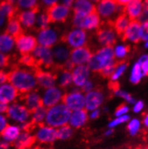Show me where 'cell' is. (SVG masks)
<instances>
[{"mask_svg":"<svg viewBox=\"0 0 148 149\" xmlns=\"http://www.w3.org/2000/svg\"><path fill=\"white\" fill-rule=\"evenodd\" d=\"M58 3H60V0H40V6H41L46 10Z\"/></svg>","mask_w":148,"mask_h":149,"instance_id":"obj_46","label":"cell"},{"mask_svg":"<svg viewBox=\"0 0 148 149\" xmlns=\"http://www.w3.org/2000/svg\"><path fill=\"white\" fill-rule=\"evenodd\" d=\"M144 76H145V74H144L142 67H141L140 64L136 61V62L134 64V65L132 66V68H131L130 77H129L130 82H131L132 84H138V83L141 81V79L143 78Z\"/></svg>","mask_w":148,"mask_h":149,"instance_id":"obj_37","label":"cell"},{"mask_svg":"<svg viewBox=\"0 0 148 149\" xmlns=\"http://www.w3.org/2000/svg\"><path fill=\"white\" fill-rule=\"evenodd\" d=\"M6 114L8 118H10L15 121L20 122V123H25L29 120L30 115L31 113L25 106L18 104V103H14L11 106H9V108Z\"/></svg>","mask_w":148,"mask_h":149,"instance_id":"obj_16","label":"cell"},{"mask_svg":"<svg viewBox=\"0 0 148 149\" xmlns=\"http://www.w3.org/2000/svg\"><path fill=\"white\" fill-rule=\"evenodd\" d=\"M7 82H8V73H6L4 70H2L1 73H0V83L2 84Z\"/></svg>","mask_w":148,"mask_h":149,"instance_id":"obj_53","label":"cell"},{"mask_svg":"<svg viewBox=\"0 0 148 149\" xmlns=\"http://www.w3.org/2000/svg\"><path fill=\"white\" fill-rule=\"evenodd\" d=\"M131 23V20L126 16L124 13L120 14L116 17L111 23L112 27L115 29V31L119 33V35H122L124 31L129 26Z\"/></svg>","mask_w":148,"mask_h":149,"instance_id":"obj_33","label":"cell"},{"mask_svg":"<svg viewBox=\"0 0 148 149\" xmlns=\"http://www.w3.org/2000/svg\"><path fill=\"white\" fill-rule=\"evenodd\" d=\"M57 84L58 87H60L61 89H66L69 87L73 84L72 71L61 68L58 73H57Z\"/></svg>","mask_w":148,"mask_h":149,"instance_id":"obj_30","label":"cell"},{"mask_svg":"<svg viewBox=\"0 0 148 149\" xmlns=\"http://www.w3.org/2000/svg\"><path fill=\"white\" fill-rule=\"evenodd\" d=\"M126 68H128V63L126 61H117L114 72L110 77V80L112 82H117L124 74Z\"/></svg>","mask_w":148,"mask_h":149,"instance_id":"obj_38","label":"cell"},{"mask_svg":"<svg viewBox=\"0 0 148 149\" xmlns=\"http://www.w3.org/2000/svg\"><path fill=\"white\" fill-rule=\"evenodd\" d=\"M129 120V116H126V115H123V116H120V117H118L117 119L114 120L113 121H111L110 124H109V127H115V126H117L120 123H123L125 121H128Z\"/></svg>","mask_w":148,"mask_h":149,"instance_id":"obj_48","label":"cell"},{"mask_svg":"<svg viewBox=\"0 0 148 149\" xmlns=\"http://www.w3.org/2000/svg\"><path fill=\"white\" fill-rule=\"evenodd\" d=\"M15 6L20 11L29 9H38L40 6V0H17Z\"/></svg>","mask_w":148,"mask_h":149,"instance_id":"obj_40","label":"cell"},{"mask_svg":"<svg viewBox=\"0 0 148 149\" xmlns=\"http://www.w3.org/2000/svg\"><path fill=\"white\" fill-rule=\"evenodd\" d=\"M6 120L4 116H1V131H3L6 127Z\"/></svg>","mask_w":148,"mask_h":149,"instance_id":"obj_57","label":"cell"},{"mask_svg":"<svg viewBox=\"0 0 148 149\" xmlns=\"http://www.w3.org/2000/svg\"><path fill=\"white\" fill-rule=\"evenodd\" d=\"M137 62L141 65L145 76H148V54L141 55L137 59Z\"/></svg>","mask_w":148,"mask_h":149,"instance_id":"obj_43","label":"cell"},{"mask_svg":"<svg viewBox=\"0 0 148 149\" xmlns=\"http://www.w3.org/2000/svg\"><path fill=\"white\" fill-rule=\"evenodd\" d=\"M20 63L24 65L26 68H33L36 67V62L34 58L33 57L31 54H28V55H23L20 58Z\"/></svg>","mask_w":148,"mask_h":149,"instance_id":"obj_42","label":"cell"},{"mask_svg":"<svg viewBox=\"0 0 148 149\" xmlns=\"http://www.w3.org/2000/svg\"><path fill=\"white\" fill-rule=\"evenodd\" d=\"M71 114V110L66 104H56L53 107L48 109L45 123L52 127H60L69 122Z\"/></svg>","mask_w":148,"mask_h":149,"instance_id":"obj_3","label":"cell"},{"mask_svg":"<svg viewBox=\"0 0 148 149\" xmlns=\"http://www.w3.org/2000/svg\"><path fill=\"white\" fill-rule=\"evenodd\" d=\"M19 96L18 90L9 82L2 84L0 86V101L1 103H8L10 102L16 101Z\"/></svg>","mask_w":148,"mask_h":149,"instance_id":"obj_24","label":"cell"},{"mask_svg":"<svg viewBox=\"0 0 148 149\" xmlns=\"http://www.w3.org/2000/svg\"><path fill=\"white\" fill-rule=\"evenodd\" d=\"M64 93L62 89L58 86H53L48 89H45L42 93V101H43V106L47 109L55 106L59 101L62 100Z\"/></svg>","mask_w":148,"mask_h":149,"instance_id":"obj_17","label":"cell"},{"mask_svg":"<svg viewBox=\"0 0 148 149\" xmlns=\"http://www.w3.org/2000/svg\"><path fill=\"white\" fill-rule=\"evenodd\" d=\"M51 21L50 18L47 13V11H40L37 15V21H36V27L38 30L45 29L50 26Z\"/></svg>","mask_w":148,"mask_h":149,"instance_id":"obj_39","label":"cell"},{"mask_svg":"<svg viewBox=\"0 0 148 149\" xmlns=\"http://www.w3.org/2000/svg\"><path fill=\"white\" fill-rule=\"evenodd\" d=\"M5 1L10 3V4H13V5H16V2H17V0H5Z\"/></svg>","mask_w":148,"mask_h":149,"instance_id":"obj_61","label":"cell"},{"mask_svg":"<svg viewBox=\"0 0 148 149\" xmlns=\"http://www.w3.org/2000/svg\"><path fill=\"white\" fill-rule=\"evenodd\" d=\"M81 89V91L83 92V93H89V92H91V91H92L93 89H94V84H93V82L92 81V80H88L85 84H83V86L80 88Z\"/></svg>","mask_w":148,"mask_h":149,"instance_id":"obj_50","label":"cell"},{"mask_svg":"<svg viewBox=\"0 0 148 149\" xmlns=\"http://www.w3.org/2000/svg\"><path fill=\"white\" fill-rule=\"evenodd\" d=\"M143 107H144V102H141V101H139V102H137L135 104L133 111H134L135 112H139V111L143 109Z\"/></svg>","mask_w":148,"mask_h":149,"instance_id":"obj_54","label":"cell"},{"mask_svg":"<svg viewBox=\"0 0 148 149\" xmlns=\"http://www.w3.org/2000/svg\"><path fill=\"white\" fill-rule=\"evenodd\" d=\"M139 127H140V122H139V120H136V119H134L128 125V130L129 131V133L131 135H135L136 132L139 130Z\"/></svg>","mask_w":148,"mask_h":149,"instance_id":"obj_45","label":"cell"},{"mask_svg":"<svg viewBox=\"0 0 148 149\" xmlns=\"http://www.w3.org/2000/svg\"><path fill=\"white\" fill-rule=\"evenodd\" d=\"M35 74L38 82V86L41 89H48L55 86L57 84V73H54L49 69L37 68L35 69Z\"/></svg>","mask_w":148,"mask_h":149,"instance_id":"obj_14","label":"cell"},{"mask_svg":"<svg viewBox=\"0 0 148 149\" xmlns=\"http://www.w3.org/2000/svg\"><path fill=\"white\" fill-rule=\"evenodd\" d=\"M116 63L117 60L114 56L113 47H100L92 54L87 66L92 72L100 74L105 68L115 65Z\"/></svg>","mask_w":148,"mask_h":149,"instance_id":"obj_2","label":"cell"},{"mask_svg":"<svg viewBox=\"0 0 148 149\" xmlns=\"http://www.w3.org/2000/svg\"><path fill=\"white\" fill-rule=\"evenodd\" d=\"M16 10L17 7L15 5L10 4L3 0L0 4V24H1V27L6 26L9 19L15 17V15L16 14Z\"/></svg>","mask_w":148,"mask_h":149,"instance_id":"obj_26","label":"cell"},{"mask_svg":"<svg viewBox=\"0 0 148 149\" xmlns=\"http://www.w3.org/2000/svg\"><path fill=\"white\" fill-rule=\"evenodd\" d=\"M62 103L66 104L71 111H80L86 106L85 95H83L81 89H74L69 93H64L62 97Z\"/></svg>","mask_w":148,"mask_h":149,"instance_id":"obj_10","label":"cell"},{"mask_svg":"<svg viewBox=\"0 0 148 149\" xmlns=\"http://www.w3.org/2000/svg\"><path fill=\"white\" fill-rule=\"evenodd\" d=\"M143 122H144L145 126L148 127V113L145 114V115H144V121Z\"/></svg>","mask_w":148,"mask_h":149,"instance_id":"obj_60","label":"cell"},{"mask_svg":"<svg viewBox=\"0 0 148 149\" xmlns=\"http://www.w3.org/2000/svg\"><path fill=\"white\" fill-rule=\"evenodd\" d=\"M38 44L46 48L53 49L60 41V35L58 31L54 27H48L45 29L38 30L36 33ZM62 40V39H61Z\"/></svg>","mask_w":148,"mask_h":149,"instance_id":"obj_7","label":"cell"},{"mask_svg":"<svg viewBox=\"0 0 148 149\" xmlns=\"http://www.w3.org/2000/svg\"><path fill=\"white\" fill-rule=\"evenodd\" d=\"M145 21H148V0H145V5H144V10L143 14L139 19V22H145Z\"/></svg>","mask_w":148,"mask_h":149,"instance_id":"obj_51","label":"cell"},{"mask_svg":"<svg viewBox=\"0 0 148 149\" xmlns=\"http://www.w3.org/2000/svg\"><path fill=\"white\" fill-rule=\"evenodd\" d=\"M62 41L71 49L85 47L89 41L88 31L81 28L73 27L62 37Z\"/></svg>","mask_w":148,"mask_h":149,"instance_id":"obj_6","label":"cell"},{"mask_svg":"<svg viewBox=\"0 0 148 149\" xmlns=\"http://www.w3.org/2000/svg\"><path fill=\"white\" fill-rule=\"evenodd\" d=\"M52 50H53L55 64L63 68L70 59L71 49L68 48L65 43H58L52 49Z\"/></svg>","mask_w":148,"mask_h":149,"instance_id":"obj_22","label":"cell"},{"mask_svg":"<svg viewBox=\"0 0 148 149\" xmlns=\"http://www.w3.org/2000/svg\"><path fill=\"white\" fill-rule=\"evenodd\" d=\"M140 33H141V40L143 42L148 40V21L140 23Z\"/></svg>","mask_w":148,"mask_h":149,"instance_id":"obj_44","label":"cell"},{"mask_svg":"<svg viewBox=\"0 0 148 149\" xmlns=\"http://www.w3.org/2000/svg\"><path fill=\"white\" fill-rule=\"evenodd\" d=\"M95 5L91 0H76L72 6L73 14L87 15L95 12Z\"/></svg>","mask_w":148,"mask_h":149,"instance_id":"obj_28","label":"cell"},{"mask_svg":"<svg viewBox=\"0 0 148 149\" xmlns=\"http://www.w3.org/2000/svg\"><path fill=\"white\" fill-rule=\"evenodd\" d=\"M116 1H117V3H118L120 6L125 7L126 5H129V3H131L132 1H134V0H116Z\"/></svg>","mask_w":148,"mask_h":149,"instance_id":"obj_55","label":"cell"},{"mask_svg":"<svg viewBox=\"0 0 148 149\" xmlns=\"http://www.w3.org/2000/svg\"><path fill=\"white\" fill-rule=\"evenodd\" d=\"M38 9L22 10L17 14V18L22 24L24 29H31L36 27V21L38 15Z\"/></svg>","mask_w":148,"mask_h":149,"instance_id":"obj_21","label":"cell"},{"mask_svg":"<svg viewBox=\"0 0 148 149\" xmlns=\"http://www.w3.org/2000/svg\"><path fill=\"white\" fill-rule=\"evenodd\" d=\"M36 142H37L36 136L24 132L22 134H20V136L16 138V140L11 143V145L15 149H29L33 147Z\"/></svg>","mask_w":148,"mask_h":149,"instance_id":"obj_27","label":"cell"},{"mask_svg":"<svg viewBox=\"0 0 148 149\" xmlns=\"http://www.w3.org/2000/svg\"><path fill=\"white\" fill-rule=\"evenodd\" d=\"M8 82L18 90L20 94L28 93L38 87L35 70L27 68H15L8 73Z\"/></svg>","mask_w":148,"mask_h":149,"instance_id":"obj_1","label":"cell"},{"mask_svg":"<svg viewBox=\"0 0 148 149\" xmlns=\"http://www.w3.org/2000/svg\"><path fill=\"white\" fill-rule=\"evenodd\" d=\"M35 136L37 137V142L40 144H52L58 138V130L44 125L39 127Z\"/></svg>","mask_w":148,"mask_h":149,"instance_id":"obj_20","label":"cell"},{"mask_svg":"<svg viewBox=\"0 0 148 149\" xmlns=\"http://www.w3.org/2000/svg\"><path fill=\"white\" fill-rule=\"evenodd\" d=\"M5 31L14 37H18L24 33V27L17 17H13L8 20L5 26Z\"/></svg>","mask_w":148,"mask_h":149,"instance_id":"obj_32","label":"cell"},{"mask_svg":"<svg viewBox=\"0 0 148 149\" xmlns=\"http://www.w3.org/2000/svg\"><path fill=\"white\" fill-rule=\"evenodd\" d=\"M128 111H129V107L126 106V104L122 103L117 108V110H116L115 115L117 117H120V116H123L124 114H126Z\"/></svg>","mask_w":148,"mask_h":149,"instance_id":"obj_49","label":"cell"},{"mask_svg":"<svg viewBox=\"0 0 148 149\" xmlns=\"http://www.w3.org/2000/svg\"><path fill=\"white\" fill-rule=\"evenodd\" d=\"M119 33L112 25L101 27L96 31V40L101 47H113L118 41Z\"/></svg>","mask_w":148,"mask_h":149,"instance_id":"obj_12","label":"cell"},{"mask_svg":"<svg viewBox=\"0 0 148 149\" xmlns=\"http://www.w3.org/2000/svg\"><path fill=\"white\" fill-rule=\"evenodd\" d=\"M8 106H7V104L6 103H1V106H0V111H1V112L2 113H6V111H7V110H8Z\"/></svg>","mask_w":148,"mask_h":149,"instance_id":"obj_58","label":"cell"},{"mask_svg":"<svg viewBox=\"0 0 148 149\" xmlns=\"http://www.w3.org/2000/svg\"><path fill=\"white\" fill-rule=\"evenodd\" d=\"M88 120V114H87V110L83 109L80 111H75L70 117L69 120V125L74 127H81L83 126Z\"/></svg>","mask_w":148,"mask_h":149,"instance_id":"obj_31","label":"cell"},{"mask_svg":"<svg viewBox=\"0 0 148 149\" xmlns=\"http://www.w3.org/2000/svg\"><path fill=\"white\" fill-rule=\"evenodd\" d=\"M95 12L102 21L112 22L120 14L124 13V7L120 6L116 0H101L95 6Z\"/></svg>","mask_w":148,"mask_h":149,"instance_id":"obj_5","label":"cell"},{"mask_svg":"<svg viewBox=\"0 0 148 149\" xmlns=\"http://www.w3.org/2000/svg\"><path fill=\"white\" fill-rule=\"evenodd\" d=\"M91 72L92 71L87 65H79L74 67L72 69L74 86L81 88L89 80Z\"/></svg>","mask_w":148,"mask_h":149,"instance_id":"obj_18","label":"cell"},{"mask_svg":"<svg viewBox=\"0 0 148 149\" xmlns=\"http://www.w3.org/2000/svg\"><path fill=\"white\" fill-rule=\"evenodd\" d=\"M71 24L73 27L81 28L89 31H97L102 24V19L100 15L93 12L87 15H83L78 14H73L71 16Z\"/></svg>","mask_w":148,"mask_h":149,"instance_id":"obj_4","label":"cell"},{"mask_svg":"<svg viewBox=\"0 0 148 149\" xmlns=\"http://www.w3.org/2000/svg\"><path fill=\"white\" fill-rule=\"evenodd\" d=\"M91 1H92V2H93L95 5H96L97 3H99V2L101 1V0H91Z\"/></svg>","mask_w":148,"mask_h":149,"instance_id":"obj_63","label":"cell"},{"mask_svg":"<svg viewBox=\"0 0 148 149\" xmlns=\"http://www.w3.org/2000/svg\"><path fill=\"white\" fill-rule=\"evenodd\" d=\"M73 135V130L69 125H64L58 130V138L59 139H67Z\"/></svg>","mask_w":148,"mask_h":149,"instance_id":"obj_41","label":"cell"},{"mask_svg":"<svg viewBox=\"0 0 148 149\" xmlns=\"http://www.w3.org/2000/svg\"><path fill=\"white\" fill-rule=\"evenodd\" d=\"M8 62H9L8 55L1 53V55H0V65H1V68H6L8 65Z\"/></svg>","mask_w":148,"mask_h":149,"instance_id":"obj_52","label":"cell"},{"mask_svg":"<svg viewBox=\"0 0 148 149\" xmlns=\"http://www.w3.org/2000/svg\"><path fill=\"white\" fill-rule=\"evenodd\" d=\"M115 94H116V95H119V96H120V97H122V98H124L125 100L128 101L129 103H134V102H135V99L131 96V95H130L129 93H126L125 91H121V90L120 89L119 91L116 92Z\"/></svg>","mask_w":148,"mask_h":149,"instance_id":"obj_47","label":"cell"},{"mask_svg":"<svg viewBox=\"0 0 148 149\" xmlns=\"http://www.w3.org/2000/svg\"><path fill=\"white\" fill-rule=\"evenodd\" d=\"M144 47H145V49H148V40L144 42Z\"/></svg>","mask_w":148,"mask_h":149,"instance_id":"obj_62","label":"cell"},{"mask_svg":"<svg viewBox=\"0 0 148 149\" xmlns=\"http://www.w3.org/2000/svg\"><path fill=\"white\" fill-rule=\"evenodd\" d=\"M121 37L124 41L130 44H137L140 41H142L139 21H131L129 26L126 28Z\"/></svg>","mask_w":148,"mask_h":149,"instance_id":"obj_19","label":"cell"},{"mask_svg":"<svg viewBox=\"0 0 148 149\" xmlns=\"http://www.w3.org/2000/svg\"><path fill=\"white\" fill-rule=\"evenodd\" d=\"M1 136H3V139L6 142L12 143L20 136V129L15 126L7 125L6 129L1 131Z\"/></svg>","mask_w":148,"mask_h":149,"instance_id":"obj_35","label":"cell"},{"mask_svg":"<svg viewBox=\"0 0 148 149\" xmlns=\"http://www.w3.org/2000/svg\"><path fill=\"white\" fill-rule=\"evenodd\" d=\"M92 51L88 47H82L71 49L70 54V62L74 66H79V65H88L89 61L92 57Z\"/></svg>","mask_w":148,"mask_h":149,"instance_id":"obj_15","label":"cell"},{"mask_svg":"<svg viewBox=\"0 0 148 149\" xmlns=\"http://www.w3.org/2000/svg\"><path fill=\"white\" fill-rule=\"evenodd\" d=\"M31 55L35 59L36 65L40 67V68L49 69L54 65H56L53 56V50L50 48L38 45L34 51L31 53Z\"/></svg>","mask_w":148,"mask_h":149,"instance_id":"obj_8","label":"cell"},{"mask_svg":"<svg viewBox=\"0 0 148 149\" xmlns=\"http://www.w3.org/2000/svg\"><path fill=\"white\" fill-rule=\"evenodd\" d=\"M99 115H100V111H97V110H95V111H93L92 112V114H91V118H92V119H96V118H98V117H99Z\"/></svg>","mask_w":148,"mask_h":149,"instance_id":"obj_59","label":"cell"},{"mask_svg":"<svg viewBox=\"0 0 148 149\" xmlns=\"http://www.w3.org/2000/svg\"><path fill=\"white\" fill-rule=\"evenodd\" d=\"M47 112H48V109L44 106L37 109L33 113V118H31V122L36 124L37 126L42 127L44 125H47L46 123H44V120H46V116H47Z\"/></svg>","mask_w":148,"mask_h":149,"instance_id":"obj_36","label":"cell"},{"mask_svg":"<svg viewBox=\"0 0 148 149\" xmlns=\"http://www.w3.org/2000/svg\"><path fill=\"white\" fill-rule=\"evenodd\" d=\"M52 24H64L72 16V7L58 3L46 10Z\"/></svg>","mask_w":148,"mask_h":149,"instance_id":"obj_11","label":"cell"},{"mask_svg":"<svg viewBox=\"0 0 148 149\" xmlns=\"http://www.w3.org/2000/svg\"><path fill=\"white\" fill-rule=\"evenodd\" d=\"M36 35L23 33L15 38V49L21 55L31 54L38 46Z\"/></svg>","mask_w":148,"mask_h":149,"instance_id":"obj_9","label":"cell"},{"mask_svg":"<svg viewBox=\"0 0 148 149\" xmlns=\"http://www.w3.org/2000/svg\"><path fill=\"white\" fill-rule=\"evenodd\" d=\"M104 98V95L101 90L93 89L92 91L85 94L86 101V110L87 111H95L101 104Z\"/></svg>","mask_w":148,"mask_h":149,"instance_id":"obj_25","label":"cell"},{"mask_svg":"<svg viewBox=\"0 0 148 149\" xmlns=\"http://www.w3.org/2000/svg\"><path fill=\"white\" fill-rule=\"evenodd\" d=\"M112 132H113V131H112V130H109V131H107V132H106V135H108V136H109V135H110Z\"/></svg>","mask_w":148,"mask_h":149,"instance_id":"obj_64","label":"cell"},{"mask_svg":"<svg viewBox=\"0 0 148 149\" xmlns=\"http://www.w3.org/2000/svg\"><path fill=\"white\" fill-rule=\"evenodd\" d=\"M15 49V37L3 33L0 35V51L3 54L9 55Z\"/></svg>","mask_w":148,"mask_h":149,"instance_id":"obj_29","label":"cell"},{"mask_svg":"<svg viewBox=\"0 0 148 149\" xmlns=\"http://www.w3.org/2000/svg\"><path fill=\"white\" fill-rule=\"evenodd\" d=\"M17 100H19V102H23L25 107L30 111L31 113H33L37 109L43 106L42 96H40V94L39 93V91L37 89L24 94L19 93Z\"/></svg>","mask_w":148,"mask_h":149,"instance_id":"obj_13","label":"cell"},{"mask_svg":"<svg viewBox=\"0 0 148 149\" xmlns=\"http://www.w3.org/2000/svg\"><path fill=\"white\" fill-rule=\"evenodd\" d=\"M145 0H134L124 7V14L131 21H139L144 10Z\"/></svg>","mask_w":148,"mask_h":149,"instance_id":"obj_23","label":"cell"},{"mask_svg":"<svg viewBox=\"0 0 148 149\" xmlns=\"http://www.w3.org/2000/svg\"><path fill=\"white\" fill-rule=\"evenodd\" d=\"M114 56L117 61H125V59L128 58L130 49L128 44L124 42H117L113 46Z\"/></svg>","mask_w":148,"mask_h":149,"instance_id":"obj_34","label":"cell"},{"mask_svg":"<svg viewBox=\"0 0 148 149\" xmlns=\"http://www.w3.org/2000/svg\"><path fill=\"white\" fill-rule=\"evenodd\" d=\"M75 1L76 0H60V3H62L63 5H66L69 7H72Z\"/></svg>","mask_w":148,"mask_h":149,"instance_id":"obj_56","label":"cell"}]
</instances>
